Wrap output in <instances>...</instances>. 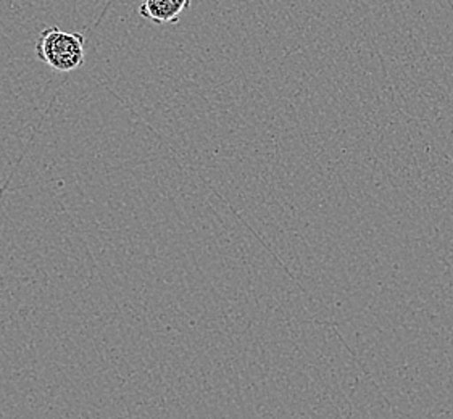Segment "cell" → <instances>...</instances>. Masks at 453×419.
I'll use <instances>...</instances> for the list:
<instances>
[{
  "instance_id": "cell-2",
  "label": "cell",
  "mask_w": 453,
  "mask_h": 419,
  "mask_svg": "<svg viewBox=\"0 0 453 419\" xmlns=\"http://www.w3.org/2000/svg\"><path fill=\"white\" fill-rule=\"evenodd\" d=\"M192 0H144L139 15L155 25H174L189 9Z\"/></svg>"
},
{
  "instance_id": "cell-1",
  "label": "cell",
  "mask_w": 453,
  "mask_h": 419,
  "mask_svg": "<svg viewBox=\"0 0 453 419\" xmlns=\"http://www.w3.org/2000/svg\"><path fill=\"white\" fill-rule=\"evenodd\" d=\"M86 39L80 33H66L60 27H47L37 37L36 57L55 72L70 73L84 65Z\"/></svg>"
}]
</instances>
